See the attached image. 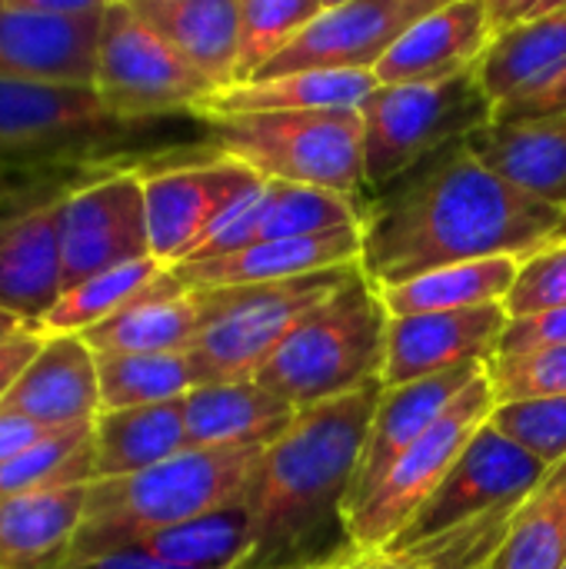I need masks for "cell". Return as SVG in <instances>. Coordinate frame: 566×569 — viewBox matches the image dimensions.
Returning a JSON list of instances; mask_svg holds the SVG:
<instances>
[{
	"label": "cell",
	"instance_id": "6da1fadb",
	"mask_svg": "<svg viewBox=\"0 0 566 569\" xmlns=\"http://www.w3.org/2000/svg\"><path fill=\"white\" fill-rule=\"evenodd\" d=\"M566 210L487 167L467 140L427 157L364 217L360 267L394 287L437 267L527 257L557 240Z\"/></svg>",
	"mask_w": 566,
	"mask_h": 569
},
{
	"label": "cell",
	"instance_id": "7a4b0ae2",
	"mask_svg": "<svg viewBox=\"0 0 566 569\" xmlns=\"http://www.w3.org/2000/svg\"><path fill=\"white\" fill-rule=\"evenodd\" d=\"M380 390V380H374L300 410L260 453L240 493L254 523V547L240 569L324 567L360 557L344 507Z\"/></svg>",
	"mask_w": 566,
	"mask_h": 569
},
{
	"label": "cell",
	"instance_id": "3957f363",
	"mask_svg": "<svg viewBox=\"0 0 566 569\" xmlns=\"http://www.w3.org/2000/svg\"><path fill=\"white\" fill-rule=\"evenodd\" d=\"M267 447H187L183 453L117 480H93L80 533L63 569L240 500Z\"/></svg>",
	"mask_w": 566,
	"mask_h": 569
},
{
	"label": "cell",
	"instance_id": "277c9868",
	"mask_svg": "<svg viewBox=\"0 0 566 569\" xmlns=\"http://www.w3.org/2000/svg\"><path fill=\"white\" fill-rule=\"evenodd\" d=\"M390 313L380 290L357 263L317 307H310L277 353L257 373V383L297 410L354 393L384 370Z\"/></svg>",
	"mask_w": 566,
	"mask_h": 569
},
{
	"label": "cell",
	"instance_id": "5b68a950",
	"mask_svg": "<svg viewBox=\"0 0 566 569\" xmlns=\"http://www.w3.org/2000/svg\"><path fill=\"white\" fill-rule=\"evenodd\" d=\"M207 123L217 157H234L267 180L324 187L354 200L367 190L360 107L234 113Z\"/></svg>",
	"mask_w": 566,
	"mask_h": 569
},
{
	"label": "cell",
	"instance_id": "8992f818",
	"mask_svg": "<svg viewBox=\"0 0 566 569\" xmlns=\"http://www.w3.org/2000/svg\"><path fill=\"white\" fill-rule=\"evenodd\" d=\"M360 120L367 187L387 190L427 157L487 127L494 103L474 67L444 80L380 83L360 103Z\"/></svg>",
	"mask_w": 566,
	"mask_h": 569
},
{
	"label": "cell",
	"instance_id": "52a82bcc",
	"mask_svg": "<svg viewBox=\"0 0 566 569\" xmlns=\"http://www.w3.org/2000/svg\"><path fill=\"white\" fill-rule=\"evenodd\" d=\"M354 267L357 263L280 283L203 290L207 320L190 343V360L197 367L200 387L257 380V373L277 353L297 320L310 307H317Z\"/></svg>",
	"mask_w": 566,
	"mask_h": 569
},
{
	"label": "cell",
	"instance_id": "ba28073f",
	"mask_svg": "<svg viewBox=\"0 0 566 569\" xmlns=\"http://www.w3.org/2000/svg\"><path fill=\"white\" fill-rule=\"evenodd\" d=\"M494 407H497L494 387L484 370L450 403V410L387 467V473L374 483V490L344 513L357 553L387 550V543L414 520V513L450 473V467L474 440V433L490 420Z\"/></svg>",
	"mask_w": 566,
	"mask_h": 569
},
{
	"label": "cell",
	"instance_id": "9c48e42d",
	"mask_svg": "<svg viewBox=\"0 0 566 569\" xmlns=\"http://www.w3.org/2000/svg\"><path fill=\"white\" fill-rule=\"evenodd\" d=\"M93 90L103 107L130 123L170 110H193L217 93V87L193 70L127 0L103 10Z\"/></svg>",
	"mask_w": 566,
	"mask_h": 569
},
{
	"label": "cell",
	"instance_id": "30bf717a",
	"mask_svg": "<svg viewBox=\"0 0 566 569\" xmlns=\"http://www.w3.org/2000/svg\"><path fill=\"white\" fill-rule=\"evenodd\" d=\"M537 457L504 437L490 420L464 447L450 473L414 513V520L387 543V557H400L414 547H424L457 527L477 523L484 517L517 507L547 473Z\"/></svg>",
	"mask_w": 566,
	"mask_h": 569
},
{
	"label": "cell",
	"instance_id": "8fae6325",
	"mask_svg": "<svg viewBox=\"0 0 566 569\" xmlns=\"http://www.w3.org/2000/svg\"><path fill=\"white\" fill-rule=\"evenodd\" d=\"M63 290L110 267L150 257L143 177L110 173L57 197Z\"/></svg>",
	"mask_w": 566,
	"mask_h": 569
},
{
	"label": "cell",
	"instance_id": "7c38bea8",
	"mask_svg": "<svg viewBox=\"0 0 566 569\" xmlns=\"http://www.w3.org/2000/svg\"><path fill=\"white\" fill-rule=\"evenodd\" d=\"M143 177L150 257L163 267L183 263L207 230L264 177L234 157L170 167Z\"/></svg>",
	"mask_w": 566,
	"mask_h": 569
},
{
	"label": "cell",
	"instance_id": "4fadbf2b",
	"mask_svg": "<svg viewBox=\"0 0 566 569\" xmlns=\"http://www.w3.org/2000/svg\"><path fill=\"white\" fill-rule=\"evenodd\" d=\"M434 0H350L320 10L280 53H274L250 80L294 70H374L387 47L424 13ZM244 83V80H240Z\"/></svg>",
	"mask_w": 566,
	"mask_h": 569
},
{
	"label": "cell",
	"instance_id": "5bb4252c",
	"mask_svg": "<svg viewBox=\"0 0 566 569\" xmlns=\"http://www.w3.org/2000/svg\"><path fill=\"white\" fill-rule=\"evenodd\" d=\"M507 323L504 303L390 317L380 387H404L464 363H490Z\"/></svg>",
	"mask_w": 566,
	"mask_h": 569
},
{
	"label": "cell",
	"instance_id": "9a60e30c",
	"mask_svg": "<svg viewBox=\"0 0 566 569\" xmlns=\"http://www.w3.org/2000/svg\"><path fill=\"white\" fill-rule=\"evenodd\" d=\"M103 13H40L0 0V80L93 83Z\"/></svg>",
	"mask_w": 566,
	"mask_h": 569
},
{
	"label": "cell",
	"instance_id": "2e32d148",
	"mask_svg": "<svg viewBox=\"0 0 566 569\" xmlns=\"http://www.w3.org/2000/svg\"><path fill=\"white\" fill-rule=\"evenodd\" d=\"M120 123L93 83L0 80V153L73 147Z\"/></svg>",
	"mask_w": 566,
	"mask_h": 569
},
{
	"label": "cell",
	"instance_id": "e0dca14e",
	"mask_svg": "<svg viewBox=\"0 0 566 569\" xmlns=\"http://www.w3.org/2000/svg\"><path fill=\"white\" fill-rule=\"evenodd\" d=\"M360 253H364V227H344L317 237L260 240L244 250L207 257V260H187L170 270L187 290H224V287L280 283L334 267H350L360 263Z\"/></svg>",
	"mask_w": 566,
	"mask_h": 569
},
{
	"label": "cell",
	"instance_id": "ac0fdd59",
	"mask_svg": "<svg viewBox=\"0 0 566 569\" xmlns=\"http://www.w3.org/2000/svg\"><path fill=\"white\" fill-rule=\"evenodd\" d=\"M494 33L484 0H447L387 47L374 63V77L377 83H417L474 70Z\"/></svg>",
	"mask_w": 566,
	"mask_h": 569
},
{
	"label": "cell",
	"instance_id": "d6986e66",
	"mask_svg": "<svg viewBox=\"0 0 566 569\" xmlns=\"http://www.w3.org/2000/svg\"><path fill=\"white\" fill-rule=\"evenodd\" d=\"M487 370V363H464L404 387H384L370 430H367V443H364V457L360 467L354 473L350 493H347V507L344 513L360 503L374 483L387 473V467L410 447L417 443L447 410L450 403Z\"/></svg>",
	"mask_w": 566,
	"mask_h": 569
},
{
	"label": "cell",
	"instance_id": "ffe728a7",
	"mask_svg": "<svg viewBox=\"0 0 566 569\" xmlns=\"http://www.w3.org/2000/svg\"><path fill=\"white\" fill-rule=\"evenodd\" d=\"M0 410H13L50 430L93 423L100 413L97 353L80 333H43L40 350Z\"/></svg>",
	"mask_w": 566,
	"mask_h": 569
},
{
	"label": "cell",
	"instance_id": "44dd1931",
	"mask_svg": "<svg viewBox=\"0 0 566 569\" xmlns=\"http://www.w3.org/2000/svg\"><path fill=\"white\" fill-rule=\"evenodd\" d=\"M63 293L57 200L0 223V313L40 327Z\"/></svg>",
	"mask_w": 566,
	"mask_h": 569
},
{
	"label": "cell",
	"instance_id": "7402d4cb",
	"mask_svg": "<svg viewBox=\"0 0 566 569\" xmlns=\"http://www.w3.org/2000/svg\"><path fill=\"white\" fill-rule=\"evenodd\" d=\"M203 320L207 293L187 290L173 270H167L143 297L80 337L93 353H170L190 350Z\"/></svg>",
	"mask_w": 566,
	"mask_h": 569
},
{
	"label": "cell",
	"instance_id": "603a6c76",
	"mask_svg": "<svg viewBox=\"0 0 566 569\" xmlns=\"http://www.w3.org/2000/svg\"><path fill=\"white\" fill-rule=\"evenodd\" d=\"M90 483L0 500V569H63L87 513Z\"/></svg>",
	"mask_w": 566,
	"mask_h": 569
},
{
	"label": "cell",
	"instance_id": "cb8c5ba5",
	"mask_svg": "<svg viewBox=\"0 0 566 569\" xmlns=\"http://www.w3.org/2000/svg\"><path fill=\"white\" fill-rule=\"evenodd\" d=\"M297 413L294 403L257 380L203 383L183 397L190 447H270Z\"/></svg>",
	"mask_w": 566,
	"mask_h": 569
},
{
	"label": "cell",
	"instance_id": "d4e9b609",
	"mask_svg": "<svg viewBox=\"0 0 566 569\" xmlns=\"http://www.w3.org/2000/svg\"><path fill=\"white\" fill-rule=\"evenodd\" d=\"M467 143L500 177L566 210V110L524 123H487Z\"/></svg>",
	"mask_w": 566,
	"mask_h": 569
},
{
	"label": "cell",
	"instance_id": "484cf974",
	"mask_svg": "<svg viewBox=\"0 0 566 569\" xmlns=\"http://www.w3.org/2000/svg\"><path fill=\"white\" fill-rule=\"evenodd\" d=\"M374 70H294L230 83L197 107V117L274 113V110H340L360 107L377 90Z\"/></svg>",
	"mask_w": 566,
	"mask_h": 569
},
{
	"label": "cell",
	"instance_id": "4316f807",
	"mask_svg": "<svg viewBox=\"0 0 566 569\" xmlns=\"http://www.w3.org/2000/svg\"><path fill=\"white\" fill-rule=\"evenodd\" d=\"M93 443V480H117L157 467L190 447L183 397L130 407V410H100L90 430Z\"/></svg>",
	"mask_w": 566,
	"mask_h": 569
},
{
	"label": "cell",
	"instance_id": "83f0119b",
	"mask_svg": "<svg viewBox=\"0 0 566 569\" xmlns=\"http://www.w3.org/2000/svg\"><path fill=\"white\" fill-rule=\"evenodd\" d=\"M133 7L217 90L237 80L240 0H177V3H133Z\"/></svg>",
	"mask_w": 566,
	"mask_h": 569
},
{
	"label": "cell",
	"instance_id": "f1b7e54d",
	"mask_svg": "<svg viewBox=\"0 0 566 569\" xmlns=\"http://www.w3.org/2000/svg\"><path fill=\"white\" fill-rule=\"evenodd\" d=\"M566 67V7L527 17L494 33L477 77L494 110L544 87Z\"/></svg>",
	"mask_w": 566,
	"mask_h": 569
},
{
	"label": "cell",
	"instance_id": "f546056e",
	"mask_svg": "<svg viewBox=\"0 0 566 569\" xmlns=\"http://www.w3.org/2000/svg\"><path fill=\"white\" fill-rule=\"evenodd\" d=\"M524 257H487L427 270L394 287H377L390 317L437 313V310H467L484 303H504Z\"/></svg>",
	"mask_w": 566,
	"mask_h": 569
},
{
	"label": "cell",
	"instance_id": "4dcf8cb0",
	"mask_svg": "<svg viewBox=\"0 0 566 569\" xmlns=\"http://www.w3.org/2000/svg\"><path fill=\"white\" fill-rule=\"evenodd\" d=\"M566 563V460L520 500L504 543L484 569H564Z\"/></svg>",
	"mask_w": 566,
	"mask_h": 569
},
{
	"label": "cell",
	"instance_id": "1f68e13d",
	"mask_svg": "<svg viewBox=\"0 0 566 569\" xmlns=\"http://www.w3.org/2000/svg\"><path fill=\"white\" fill-rule=\"evenodd\" d=\"M160 560L193 569H240L254 547V523L244 500L157 530L133 543Z\"/></svg>",
	"mask_w": 566,
	"mask_h": 569
},
{
	"label": "cell",
	"instance_id": "d6a6232c",
	"mask_svg": "<svg viewBox=\"0 0 566 569\" xmlns=\"http://www.w3.org/2000/svg\"><path fill=\"white\" fill-rule=\"evenodd\" d=\"M100 410L153 407L187 397L197 380L190 350L170 353H97Z\"/></svg>",
	"mask_w": 566,
	"mask_h": 569
},
{
	"label": "cell",
	"instance_id": "836d02e7",
	"mask_svg": "<svg viewBox=\"0 0 566 569\" xmlns=\"http://www.w3.org/2000/svg\"><path fill=\"white\" fill-rule=\"evenodd\" d=\"M170 267L153 257H140L103 273H93L60 293L53 310L40 320V333H87L90 327L110 320L127 303L143 297Z\"/></svg>",
	"mask_w": 566,
	"mask_h": 569
},
{
	"label": "cell",
	"instance_id": "e575fe53",
	"mask_svg": "<svg viewBox=\"0 0 566 569\" xmlns=\"http://www.w3.org/2000/svg\"><path fill=\"white\" fill-rule=\"evenodd\" d=\"M367 210L360 200L347 193H334L324 187L307 183H287V180H267L260 197V217H257V237L260 240H284V237H317L344 227H364Z\"/></svg>",
	"mask_w": 566,
	"mask_h": 569
},
{
	"label": "cell",
	"instance_id": "d590c367",
	"mask_svg": "<svg viewBox=\"0 0 566 569\" xmlns=\"http://www.w3.org/2000/svg\"><path fill=\"white\" fill-rule=\"evenodd\" d=\"M93 423L47 433L30 450L0 463V500L70 483H93Z\"/></svg>",
	"mask_w": 566,
	"mask_h": 569
},
{
	"label": "cell",
	"instance_id": "8d00e7d4",
	"mask_svg": "<svg viewBox=\"0 0 566 569\" xmlns=\"http://www.w3.org/2000/svg\"><path fill=\"white\" fill-rule=\"evenodd\" d=\"M320 10V0H240V63L234 83L250 80Z\"/></svg>",
	"mask_w": 566,
	"mask_h": 569
},
{
	"label": "cell",
	"instance_id": "74e56055",
	"mask_svg": "<svg viewBox=\"0 0 566 569\" xmlns=\"http://www.w3.org/2000/svg\"><path fill=\"white\" fill-rule=\"evenodd\" d=\"M490 423L544 467H557L566 460V393L497 403Z\"/></svg>",
	"mask_w": 566,
	"mask_h": 569
},
{
	"label": "cell",
	"instance_id": "f35d334b",
	"mask_svg": "<svg viewBox=\"0 0 566 569\" xmlns=\"http://www.w3.org/2000/svg\"><path fill=\"white\" fill-rule=\"evenodd\" d=\"M487 377L497 403L534 400V397H564L566 393V343L544 347L520 357H494Z\"/></svg>",
	"mask_w": 566,
	"mask_h": 569
},
{
	"label": "cell",
	"instance_id": "ab89813d",
	"mask_svg": "<svg viewBox=\"0 0 566 569\" xmlns=\"http://www.w3.org/2000/svg\"><path fill=\"white\" fill-rule=\"evenodd\" d=\"M504 307L510 317H534L566 307V240H550L520 260Z\"/></svg>",
	"mask_w": 566,
	"mask_h": 569
},
{
	"label": "cell",
	"instance_id": "60d3db41",
	"mask_svg": "<svg viewBox=\"0 0 566 569\" xmlns=\"http://www.w3.org/2000/svg\"><path fill=\"white\" fill-rule=\"evenodd\" d=\"M557 343H566V307L544 310L534 317H510L500 337L497 357H520V353H534V350L557 347Z\"/></svg>",
	"mask_w": 566,
	"mask_h": 569
},
{
	"label": "cell",
	"instance_id": "b9f144b4",
	"mask_svg": "<svg viewBox=\"0 0 566 569\" xmlns=\"http://www.w3.org/2000/svg\"><path fill=\"white\" fill-rule=\"evenodd\" d=\"M566 110V67L550 77L544 87L504 103L494 110V120L490 123H524V120H540V117H554V113H564Z\"/></svg>",
	"mask_w": 566,
	"mask_h": 569
},
{
	"label": "cell",
	"instance_id": "7bdbcfd3",
	"mask_svg": "<svg viewBox=\"0 0 566 569\" xmlns=\"http://www.w3.org/2000/svg\"><path fill=\"white\" fill-rule=\"evenodd\" d=\"M40 343H43V333L37 327H20L0 337V407L7 393L13 390V383L20 380V373L27 370V363L33 360V353L40 350Z\"/></svg>",
	"mask_w": 566,
	"mask_h": 569
},
{
	"label": "cell",
	"instance_id": "ee69618b",
	"mask_svg": "<svg viewBox=\"0 0 566 569\" xmlns=\"http://www.w3.org/2000/svg\"><path fill=\"white\" fill-rule=\"evenodd\" d=\"M47 433H53L50 427L33 423L30 417H20L13 410H0V463L13 460L17 453L30 450L33 443H40Z\"/></svg>",
	"mask_w": 566,
	"mask_h": 569
},
{
	"label": "cell",
	"instance_id": "f6af8a7d",
	"mask_svg": "<svg viewBox=\"0 0 566 569\" xmlns=\"http://www.w3.org/2000/svg\"><path fill=\"white\" fill-rule=\"evenodd\" d=\"M73 569H193V567H180V563H170V560H160L140 547H123V550H110L103 557H93L87 563Z\"/></svg>",
	"mask_w": 566,
	"mask_h": 569
},
{
	"label": "cell",
	"instance_id": "bcb514c9",
	"mask_svg": "<svg viewBox=\"0 0 566 569\" xmlns=\"http://www.w3.org/2000/svg\"><path fill=\"white\" fill-rule=\"evenodd\" d=\"M13 7L40 10V13H60V17H80V13H103L113 0H7Z\"/></svg>",
	"mask_w": 566,
	"mask_h": 569
},
{
	"label": "cell",
	"instance_id": "7dc6e473",
	"mask_svg": "<svg viewBox=\"0 0 566 569\" xmlns=\"http://www.w3.org/2000/svg\"><path fill=\"white\" fill-rule=\"evenodd\" d=\"M484 7L490 13L494 30H504V27H514V23L534 17V10L540 7V0H484Z\"/></svg>",
	"mask_w": 566,
	"mask_h": 569
},
{
	"label": "cell",
	"instance_id": "c3c4849f",
	"mask_svg": "<svg viewBox=\"0 0 566 569\" xmlns=\"http://www.w3.org/2000/svg\"><path fill=\"white\" fill-rule=\"evenodd\" d=\"M344 569H417L410 567L407 560L400 557H387V553H360L354 557L350 563H344Z\"/></svg>",
	"mask_w": 566,
	"mask_h": 569
},
{
	"label": "cell",
	"instance_id": "681fc988",
	"mask_svg": "<svg viewBox=\"0 0 566 569\" xmlns=\"http://www.w3.org/2000/svg\"><path fill=\"white\" fill-rule=\"evenodd\" d=\"M23 323H17L13 317H7V313H0V337H7V333H13V330H20Z\"/></svg>",
	"mask_w": 566,
	"mask_h": 569
},
{
	"label": "cell",
	"instance_id": "f907efd6",
	"mask_svg": "<svg viewBox=\"0 0 566 569\" xmlns=\"http://www.w3.org/2000/svg\"><path fill=\"white\" fill-rule=\"evenodd\" d=\"M560 7H566V0H540V7L534 10V17H537V13H550V10H560Z\"/></svg>",
	"mask_w": 566,
	"mask_h": 569
},
{
	"label": "cell",
	"instance_id": "816d5d0a",
	"mask_svg": "<svg viewBox=\"0 0 566 569\" xmlns=\"http://www.w3.org/2000/svg\"><path fill=\"white\" fill-rule=\"evenodd\" d=\"M350 563V560H347ZM294 569H344V563H324V567H294Z\"/></svg>",
	"mask_w": 566,
	"mask_h": 569
},
{
	"label": "cell",
	"instance_id": "f5cc1de1",
	"mask_svg": "<svg viewBox=\"0 0 566 569\" xmlns=\"http://www.w3.org/2000/svg\"><path fill=\"white\" fill-rule=\"evenodd\" d=\"M340 3H350V0H320L324 10H327V7H340Z\"/></svg>",
	"mask_w": 566,
	"mask_h": 569
},
{
	"label": "cell",
	"instance_id": "db71d44e",
	"mask_svg": "<svg viewBox=\"0 0 566 569\" xmlns=\"http://www.w3.org/2000/svg\"><path fill=\"white\" fill-rule=\"evenodd\" d=\"M130 3H177V0H130Z\"/></svg>",
	"mask_w": 566,
	"mask_h": 569
},
{
	"label": "cell",
	"instance_id": "11a10c76",
	"mask_svg": "<svg viewBox=\"0 0 566 569\" xmlns=\"http://www.w3.org/2000/svg\"><path fill=\"white\" fill-rule=\"evenodd\" d=\"M557 240H566V220H564V227H560V233H557Z\"/></svg>",
	"mask_w": 566,
	"mask_h": 569
},
{
	"label": "cell",
	"instance_id": "9f6ffc18",
	"mask_svg": "<svg viewBox=\"0 0 566 569\" xmlns=\"http://www.w3.org/2000/svg\"><path fill=\"white\" fill-rule=\"evenodd\" d=\"M434 3H447V0H434Z\"/></svg>",
	"mask_w": 566,
	"mask_h": 569
},
{
	"label": "cell",
	"instance_id": "6f0895ef",
	"mask_svg": "<svg viewBox=\"0 0 566 569\" xmlns=\"http://www.w3.org/2000/svg\"><path fill=\"white\" fill-rule=\"evenodd\" d=\"M564 569H566V563H564Z\"/></svg>",
	"mask_w": 566,
	"mask_h": 569
}]
</instances>
